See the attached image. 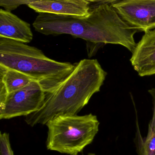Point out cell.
Returning a JSON list of instances; mask_svg holds the SVG:
<instances>
[{
    "label": "cell",
    "mask_w": 155,
    "mask_h": 155,
    "mask_svg": "<svg viewBox=\"0 0 155 155\" xmlns=\"http://www.w3.org/2000/svg\"><path fill=\"white\" fill-rule=\"evenodd\" d=\"M130 62L141 77L155 74V29L145 32L132 52Z\"/></svg>",
    "instance_id": "cell-7"
},
{
    "label": "cell",
    "mask_w": 155,
    "mask_h": 155,
    "mask_svg": "<svg viewBox=\"0 0 155 155\" xmlns=\"http://www.w3.org/2000/svg\"><path fill=\"white\" fill-rule=\"evenodd\" d=\"M32 81L34 80L20 72L0 66V98L23 88Z\"/></svg>",
    "instance_id": "cell-10"
},
{
    "label": "cell",
    "mask_w": 155,
    "mask_h": 155,
    "mask_svg": "<svg viewBox=\"0 0 155 155\" xmlns=\"http://www.w3.org/2000/svg\"><path fill=\"white\" fill-rule=\"evenodd\" d=\"M112 5L138 31L155 29V0H120Z\"/></svg>",
    "instance_id": "cell-6"
},
{
    "label": "cell",
    "mask_w": 155,
    "mask_h": 155,
    "mask_svg": "<svg viewBox=\"0 0 155 155\" xmlns=\"http://www.w3.org/2000/svg\"><path fill=\"white\" fill-rule=\"evenodd\" d=\"M46 148L62 154L78 155L91 144L99 132L100 122L92 114L60 116L46 124Z\"/></svg>",
    "instance_id": "cell-4"
},
{
    "label": "cell",
    "mask_w": 155,
    "mask_h": 155,
    "mask_svg": "<svg viewBox=\"0 0 155 155\" xmlns=\"http://www.w3.org/2000/svg\"><path fill=\"white\" fill-rule=\"evenodd\" d=\"M86 0H41L28 5V7L39 13L86 17L91 6Z\"/></svg>",
    "instance_id": "cell-8"
},
{
    "label": "cell",
    "mask_w": 155,
    "mask_h": 155,
    "mask_svg": "<svg viewBox=\"0 0 155 155\" xmlns=\"http://www.w3.org/2000/svg\"><path fill=\"white\" fill-rule=\"evenodd\" d=\"M0 155H14L11 147L9 134L6 133L0 134Z\"/></svg>",
    "instance_id": "cell-13"
},
{
    "label": "cell",
    "mask_w": 155,
    "mask_h": 155,
    "mask_svg": "<svg viewBox=\"0 0 155 155\" xmlns=\"http://www.w3.org/2000/svg\"><path fill=\"white\" fill-rule=\"evenodd\" d=\"M86 17L39 13L33 23L45 35H70L94 45L116 44V26L108 13L107 3L91 7Z\"/></svg>",
    "instance_id": "cell-3"
},
{
    "label": "cell",
    "mask_w": 155,
    "mask_h": 155,
    "mask_svg": "<svg viewBox=\"0 0 155 155\" xmlns=\"http://www.w3.org/2000/svg\"><path fill=\"white\" fill-rule=\"evenodd\" d=\"M41 0H0V6L3 7L4 10L11 11L15 10L16 8L23 5H27L33 2Z\"/></svg>",
    "instance_id": "cell-12"
},
{
    "label": "cell",
    "mask_w": 155,
    "mask_h": 155,
    "mask_svg": "<svg viewBox=\"0 0 155 155\" xmlns=\"http://www.w3.org/2000/svg\"><path fill=\"white\" fill-rule=\"evenodd\" d=\"M88 2H97L100 4L108 3L112 4L120 0H86Z\"/></svg>",
    "instance_id": "cell-14"
},
{
    "label": "cell",
    "mask_w": 155,
    "mask_h": 155,
    "mask_svg": "<svg viewBox=\"0 0 155 155\" xmlns=\"http://www.w3.org/2000/svg\"><path fill=\"white\" fill-rule=\"evenodd\" d=\"M153 98V116L148 125V132L145 137H142L139 128L136 133V146L139 155H155V88L148 90Z\"/></svg>",
    "instance_id": "cell-11"
},
{
    "label": "cell",
    "mask_w": 155,
    "mask_h": 155,
    "mask_svg": "<svg viewBox=\"0 0 155 155\" xmlns=\"http://www.w3.org/2000/svg\"><path fill=\"white\" fill-rule=\"evenodd\" d=\"M45 93L40 84L32 81L23 88L0 98V119L27 116L38 111Z\"/></svg>",
    "instance_id": "cell-5"
},
{
    "label": "cell",
    "mask_w": 155,
    "mask_h": 155,
    "mask_svg": "<svg viewBox=\"0 0 155 155\" xmlns=\"http://www.w3.org/2000/svg\"><path fill=\"white\" fill-rule=\"evenodd\" d=\"M0 38L23 43L31 42L33 38L30 24L10 11L0 10Z\"/></svg>",
    "instance_id": "cell-9"
},
{
    "label": "cell",
    "mask_w": 155,
    "mask_h": 155,
    "mask_svg": "<svg viewBox=\"0 0 155 155\" xmlns=\"http://www.w3.org/2000/svg\"><path fill=\"white\" fill-rule=\"evenodd\" d=\"M88 155H96L94 153H89L88 154Z\"/></svg>",
    "instance_id": "cell-15"
},
{
    "label": "cell",
    "mask_w": 155,
    "mask_h": 155,
    "mask_svg": "<svg viewBox=\"0 0 155 155\" xmlns=\"http://www.w3.org/2000/svg\"><path fill=\"white\" fill-rule=\"evenodd\" d=\"M0 66L27 75L47 93L57 88L71 74L75 64L57 61L48 58L36 47L0 38Z\"/></svg>",
    "instance_id": "cell-2"
},
{
    "label": "cell",
    "mask_w": 155,
    "mask_h": 155,
    "mask_svg": "<svg viewBox=\"0 0 155 155\" xmlns=\"http://www.w3.org/2000/svg\"><path fill=\"white\" fill-rule=\"evenodd\" d=\"M107 75L96 59H83L75 63L71 74L45 97L40 109L25 117L31 127L45 125L60 116L77 115L100 91Z\"/></svg>",
    "instance_id": "cell-1"
}]
</instances>
